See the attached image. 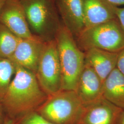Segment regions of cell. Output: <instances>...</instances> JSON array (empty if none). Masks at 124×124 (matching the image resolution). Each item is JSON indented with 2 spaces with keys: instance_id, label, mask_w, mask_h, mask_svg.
Returning <instances> with one entry per match:
<instances>
[{
  "instance_id": "obj_1",
  "label": "cell",
  "mask_w": 124,
  "mask_h": 124,
  "mask_svg": "<svg viewBox=\"0 0 124 124\" xmlns=\"http://www.w3.org/2000/svg\"><path fill=\"white\" fill-rule=\"evenodd\" d=\"M16 66V73L0 103L6 116L15 121L36 111L48 97L35 74Z\"/></svg>"
},
{
  "instance_id": "obj_2",
  "label": "cell",
  "mask_w": 124,
  "mask_h": 124,
  "mask_svg": "<svg viewBox=\"0 0 124 124\" xmlns=\"http://www.w3.org/2000/svg\"><path fill=\"white\" fill-rule=\"evenodd\" d=\"M62 75L61 90L75 91L85 65V53L62 23L55 36Z\"/></svg>"
},
{
  "instance_id": "obj_3",
  "label": "cell",
  "mask_w": 124,
  "mask_h": 124,
  "mask_svg": "<svg viewBox=\"0 0 124 124\" xmlns=\"http://www.w3.org/2000/svg\"><path fill=\"white\" fill-rule=\"evenodd\" d=\"M33 35L45 42L55 39L62 21L55 0H20Z\"/></svg>"
},
{
  "instance_id": "obj_4",
  "label": "cell",
  "mask_w": 124,
  "mask_h": 124,
  "mask_svg": "<svg viewBox=\"0 0 124 124\" xmlns=\"http://www.w3.org/2000/svg\"><path fill=\"white\" fill-rule=\"evenodd\" d=\"M85 107L75 91L60 90L48 96L36 111L55 124H79Z\"/></svg>"
},
{
  "instance_id": "obj_5",
  "label": "cell",
  "mask_w": 124,
  "mask_h": 124,
  "mask_svg": "<svg viewBox=\"0 0 124 124\" xmlns=\"http://www.w3.org/2000/svg\"><path fill=\"white\" fill-rule=\"evenodd\" d=\"M80 49L118 53L124 49V31L117 18L84 29L76 37Z\"/></svg>"
},
{
  "instance_id": "obj_6",
  "label": "cell",
  "mask_w": 124,
  "mask_h": 124,
  "mask_svg": "<svg viewBox=\"0 0 124 124\" xmlns=\"http://www.w3.org/2000/svg\"><path fill=\"white\" fill-rule=\"evenodd\" d=\"M36 76L40 87L48 96L61 90V70L55 39L46 42Z\"/></svg>"
},
{
  "instance_id": "obj_7",
  "label": "cell",
  "mask_w": 124,
  "mask_h": 124,
  "mask_svg": "<svg viewBox=\"0 0 124 124\" xmlns=\"http://www.w3.org/2000/svg\"><path fill=\"white\" fill-rule=\"evenodd\" d=\"M0 23L20 39L34 36L20 0H6L0 11Z\"/></svg>"
},
{
  "instance_id": "obj_8",
  "label": "cell",
  "mask_w": 124,
  "mask_h": 124,
  "mask_svg": "<svg viewBox=\"0 0 124 124\" xmlns=\"http://www.w3.org/2000/svg\"><path fill=\"white\" fill-rule=\"evenodd\" d=\"M46 42L34 36L20 39L13 54L9 58L16 65L35 74Z\"/></svg>"
},
{
  "instance_id": "obj_9",
  "label": "cell",
  "mask_w": 124,
  "mask_h": 124,
  "mask_svg": "<svg viewBox=\"0 0 124 124\" xmlns=\"http://www.w3.org/2000/svg\"><path fill=\"white\" fill-rule=\"evenodd\" d=\"M122 111L103 97L85 107L79 124H118Z\"/></svg>"
},
{
  "instance_id": "obj_10",
  "label": "cell",
  "mask_w": 124,
  "mask_h": 124,
  "mask_svg": "<svg viewBox=\"0 0 124 124\" xmlns=\"http://www.w3.org/2000/svg\"><path fill=\"white\" fill-rule=\"evenodd\" d=\"M103 83L92 68L85 62L75 91L85 107L103 98Z\"/></svg>"
},
{
  "instance_id": "obj_11",
  "label": "cell",
  "mask_w": 124,
  "mask_h": 124,
  "mask_svg": "<svg viewBox=\"0 0 124 124\" xmlns=\"http://www.w3.org/2000/svg\"><path fill=\"white\" fill-rule=\"evenodd\" d=\"M62 23L77 37L85 29L84 18L81 0H55Z\"/></svg>"
},
{
  "instance_id": "obj_12",
  "label": "cell",
  "mask_w": 124,
  "mask_h": 124,
  "mask_svg": "<svg viewBox=\"0 0 124 124\" xmlns=\"http://www.w3.org/2000/svg\"><path fill=\"white\" fill-rule=\"evenodd\" d=\"M85 28L94 26L116 18L117 7L107 0H81Z\"/></svg>"
},
{
  "instance_id": "obj_13",
  "label": "cell",
  "mask_w": 124,
  "mask_h": 124,
  "mask_svg": "<svg viewBox=\"0 0 124 124\" xmlns=\"http://www.w3.org/2000/svg\"><path fill=\"white\" fill-rule=\"evenodd\" d=\"M85 53V62L92 68L103 82L116 68L118 53L91 49Z\"/></svg>"
},
{
  "instance_id": "obj_14",
  "label": "cell",
  "mask_w": 124,
  "mask_h": 124,
  "mask_svg": "<svg viewBox=\"0 0 124 124\" xmlns=\"http://www.w3.org/2000/svg\"><path fill=\"white\" fill-rule=\"evenodd\" d=\"M103 97L124 110V77L116 68L103 81Z\"/></svg>"
},
{
  "instance_id": "obj_15",
  "label": "cell",
  "mask_w": 124,
  "mask_h": 124,
  "mask_svg": "<svg viewBox=\"0 0 124 124\" xmlns=\"http://www.w3.org/2000/svg\"><path fill=\"white\" fill-rule=\"evenodd\" d=\"M20 39L0 23V58L9 59L11 58Z\"/></svg>"
},
{
  "instance_id": "obj_16",
  "label": "cell",
  "mask_w": 124,
  "mask_h": 124,
  "mask_svg": "<svg viewBox=\"0 0 124 124\" xmlns=\"http://www.w3.org/2000/svg\"><path fill=\"white\" fill-rule=\"evenodd\" d=\"M16 71V66L10 59L0 58V103Z\"/></svg>"
},
{
  "instance_id": "obj_17",
  "label": "cell",
  "mask_w": 124,
  "mask_h": 124,
  "mask_svg": "<svg viewBox=\"0 0 124 124\" xmlns=\"http://www.w3.org/2000/svg\"><path fill=\"white\" fill-rule=\"evenodd\" d=\"M15 124H55L46 120L36 111H32L15 121Z\"/></svg>"
},
{
  "instance_id": "obj_18",
  "label": "cell",
  "mask_w": 124,
  "mask_h": 124,
  "mask_svg": "<svg viewBox=\"0 0 124 124\" xmlns=\"http://www.w3.org/2000/svg\"><path fill=\"white\" fill-rule=\"evenodd\" d=\"M116 68L124 77V49L118 53Z\"/></svg>"
},
{
  "instance_id": "obj_19",
  "label": "cell",
  "mask_w": 124,
  "mask_h": 124,
  "mask_svg": "<svg viewBox=\"0 0 124 124\" xmlns=\"http://www.w3.org/2000/svg\"><path fill=\"white\" fill-rule=\"evenodd\" d=\"M116 17L124 31V7H117L115 11Z\"/></svg>"
},
{
  "instance_id": "obj_20",
  "label": "cell",
  "mask_w": 124,
  "mask_h": 124,
  "mask_svg": "<svg viewBox=\"0 0 124 124\" xmlns=\"http://www.w3.org/2000/svg\"><path fill=\"white\" fill-rule=\"evenodd\" d=\"M112 4L116 7L124 5V0H107Z\"/></svg>"
},
{
  "instance_id": "obj_21",
  "label": "cell",
  "mask_w": 124,
  "mask_h": 124,
  "mask_svg": "<svg viewBox=\"0 0 124 124\" xmlns=\"http://www.w3.org/2000/svg\"><path fill=\"white\" fill-rule=\"evenodd\" d=\"M5 117L6 115L4 111L3 110L1 104L0 103V124H3Z\"/></svg>"
},
{
  "instance_id": "obj_22",
  "label": "cell",
  "mask_w": 124,
  "mask_h": 124,
  "mask_svg": "<svg viewBox=\"0 0 124 124\" xmlns=\"http://www.w3.org/2000/svg\"><path fill=\"white\" fill-rule=\"evenodd\" d=\"M3 124H15V120L6 116Z\"/></svg>"
},
{
  "instance_id": "obj_23",
  "label": "cell",
  "mask_w": 124,
  "mask_h": 124,
  "mask_svg": "<svg viewBox=\"0 0 124 124\" xmlns=\"http://www.w3.org/2000/svg\"><path fill=\"white\" fill-rule=\"evenodd\" d=\"M118 124H124V110L121 113Z\"/></svg>"
},
{
  "instance_id": "obj_24",
  "label": "cell",
  "mask_w": 124,
  "mask_h": 124,
  "mask_svg": "<svg viewBox=\"0 0 124 124\" xmlns=\"http://www.w3.org/2000/svg\"><path fill=\"white\" fill-rule=\"evenodd\" d=\"M6 0H0V11L3 5L4 4Z\"/></svg>"
}]
</instances>
